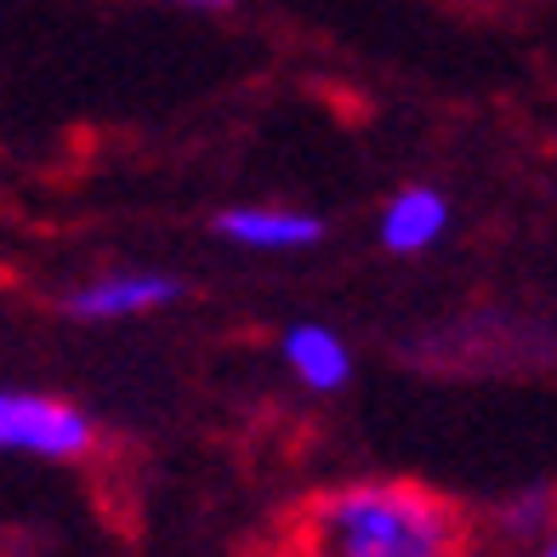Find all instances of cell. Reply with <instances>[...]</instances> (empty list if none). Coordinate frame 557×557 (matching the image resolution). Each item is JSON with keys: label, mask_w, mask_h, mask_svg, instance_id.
Here are the masks:
<instances>
[{"label": "cell", "mask_w": 557, "mask_h": 557, "mask_svg": "<svg viewBox=\"0 0 557 557\" xmlns=\"http://www.w3.org/2000/svg\"><path fill=\"white\" fill-rule=\"evenodd\" d=\"M273 557H478V518L421 478H336L285 512Z\"/></svg>", "instance_id": "obj_1"}, {"label": "cell", "mask_w": 557, "mask_h": 557, "mask_svg": "<svg viewBox=\"0 0 557 557\" xmlns=\"http://www.w3.org/2000/svg\"><path fill=\"white\" fill-rule=\"evenodd\" d=\"M103 444L97 421L63 393L46 387H0V455L17 461H86Z\"/></svg>", "instance_id": "obj_2"}, {"label": "cell", "mask_w": 557, "mask_h": 557, "mask_svg": "<svg viewBox=\"0 0 557 557\" xmlns=\"http://www.w3.org/2000/svg\"><path fill=\"white\" fill-rule=\"evenodd\" d=\"M176 296H183V278H176V273H160V268H114V273L81 278V285L63 296V313L74 324H132V319L165 313Z\"/></svg>", "instance_id": "obj_3"}, {"label": "cell", "mask_w": 557, "mask_h": 557, "mask_svg": "<svg viewBox=\"0 0 557 557\" xmlns=\"http://www.w3.org/2000/svg\"><path fill=\"white\" fill-rule=\"evenodd\" d=\"M211 234L250 257H296V250L324 245V216L308 206H278V199H245L211 216Z\"/></svg>", "instance_id": "obj_4"}, {"label": "cell", "mask_w": 557, "mask_h": 557, "mask_svg": "<svg viewBox=\"0 0 557 557\" xmlns=\"http://www.w3.org/2000/svg\"><path fill=\"white\" fill-rule=\"evenodd\" d=\"M273 352H278V364H285L290 382L313 398H331L352 382V347L336 324H324V319H290L285 331H278Z\"/></svg>", "instance_id": "obj_5"}, {"label": "cell", "mask_w": 557, "mask_h": 557, "mask_svg": "<svg viewBox=\"0 0 557 557\" xmlns=\"http://www.w3.org/2000/svg\"><path fill=\"white\" fill-rule=\"evenodd\" d=\"M449 194L433 188V183H404L382 199L375 211V239H382L387 257H426L449 239Z\"/></svg>", "instance_id": "obj_6"}, {"label": "cell", "mask_w": 557, "mask_h": 557, "mask_svg": "<svg viewBox=\"0 0 557 557\" xmlns=\"http://www.w3.org/2000/svg\"><path fill=\"white\" fill-rule=\"evenodd\" d=\"M495 557H557V512H552L523 546H506V552H495Z\"/></svg>", "instance_id": "obj_7"}, {"label": "cell", "mask_w": 557, "mask_h": 557, "mask_svg": "<svg viewBox=\"0 0 557 557\" xmlns=\"http://www.w3.org/2000/svg\"><path fill=\"white\" fill-rule=\"evenodd\" d=\"M160 7H183V12H227L239 0H160Z\"/></svg>", "instance_id": "obj_8"}]
</instances>
